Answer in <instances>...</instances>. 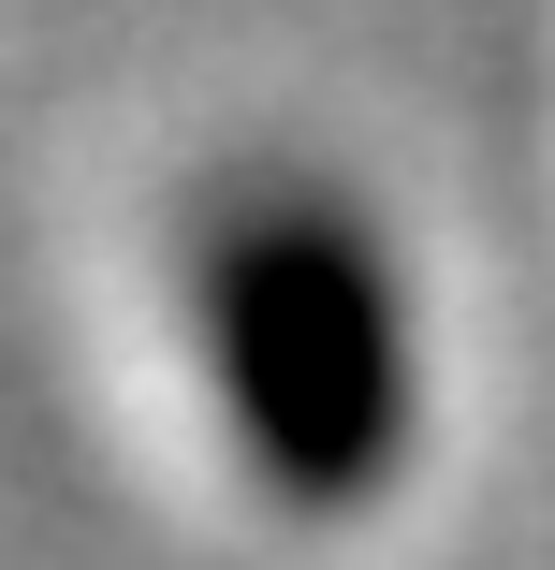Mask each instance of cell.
<instances>
[{"instance_id": "6da1fadb", "label": "cell", "mask_w": 555, "mask_h": 570, "mask_svg": "<svg viewBox=\"0 0 555 570\" xmlns=\"http://www.w3.org/2000/svg\"><path fill=\"white\" fill-rule=\"evenodd\" d=\"M190 352L235 424L249 483L278 512H366L409 439H424V366H409V278L337 190H235L190 235Z\"/></svg>"}]
</instances>
